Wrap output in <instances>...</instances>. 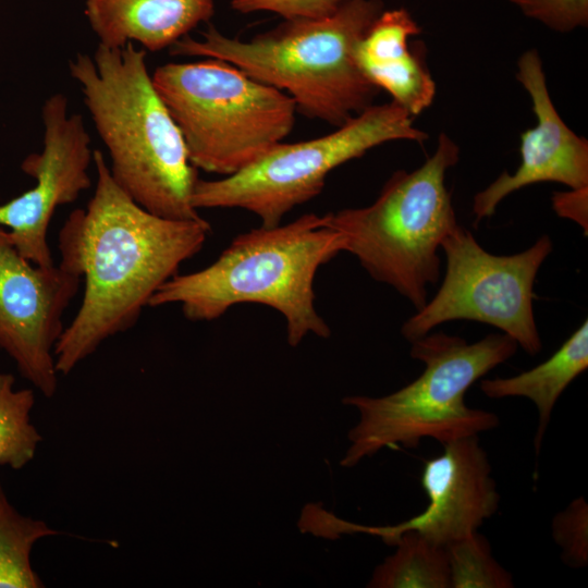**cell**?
<instances>
[{
  "mask_svg": "<svg viewBox=\"0 0 588 588\" xmlns=\"http://www.w3.org/2000/svg\"><path fill=\"white\" fill-rule=\"evenodd\" d=\"M96 187L86 209L73 210L60 229V265L84 280L81 306L54 347L58 375H69L107 339L134 327L157 290L204 246L211 228L203 219L156 216L113 180L94 150Z\"/></svg>",
  "mask_w": 588,
  "mask_h": 588,
  "instance_id": "obj_1",
  "label": "cell"
},
{
  "mask_svg": "<svg viewBox=\"0 0 588 588\" xmlns=\"http://www.w3.org/2000/svg\"><path fill=\"white\" fill-rule=\"evenodd\" d=\"M115 183L147 211L168 219L200 216L192 205L198 181L184 139L148 71L146 50L98 44L69 62Z\"/></svg>",
  "mask_w": 588,
  "mask_h": 588,
  "instance_id": "obj_2",
  "label": "cell"
},
{
  "mask_svg": "<svg viewBox=\"0 0 588 588\" xmlns=\"http://www.w3.org/2000/svg\"><path fill=\"white\" fill-rule=\"evenodd\" d=\"M344 249L328 215L261 225L235 236L208 267L172 277L148 306L180 304L186 319L211 321L234 305L262 304L283 316L291 346L309 333L327 339L331 331L315 307L314 281L318 269Z\"/></svg>",
  "mask_w": 588,
  "mask_h": 588,
  "instance_id": "obj_3",
  "label": "cell"
},
{
  "mask_svg": "<svg viewBox=\"0 0 588 588\" xmlns=\"http://www.w3.org/2000/svg\"><path fill=\"white\" fill-rule=\"evenodd\" d=\"M383 8L382 0H350L328 16L284 20L249 40L210 25L199 39L187 35L169 51L229 62L289 95L297 112L338 127L380 91L359 70L355 47Z\"/></svg>",
  "mask_w": 588,
  "mask_h": 588,
  "instance_id": "obj_4",
  "label": "cell"
},
{
  "mask_svg": "<svg viewBox=\"0 0 588 588\" xmlns=\"http://www.w3.org/2000/svg\"><path fill=\"white\" fill-rule=\"evenodd\" d=\"M411 344V357L425 366L418 378L381 397L343 399L345 405L358 411L359 420L348 431L350 446L341 466L353 467L387 446L417 448L426 438L444 445L499 426L494 413L469 407L465 393L514 356L518 345L512 338L491 333L467 343L461 336L439 331Z\"/></svg>",
  "mask_w": 588,
  "mask_h": 588,
  "instance_id": "obj_5",
  "label": "cell"
},
{
  "mask_svg": "<svg viewBox=\"0 0 588 588\" xmlns=\"http://www.w3.org/2000/svg\"><path fill=\"white\" fill-rule=\"evenodd\" d=\"M458 159V146L441 133L434 152L413 171H395L372 204L327 213L344 237V252L416 310L440 278L441 244L458 224L445 185L446 171Z\"/></svg>",
  "mask_w": 588,
  "mask_h": 588,
  "instance_id": "obj_6",
  "label": "cell"
},
{
  "mask_svg": "<svg viewBox=\"0 0 588 588\" xmlns=\"http://www.w3.org/2000/svg\"><path fill=\"white\" fill-rule=\"evenodd\" d=\"M151 77L197 170L231 175L282 143L294 127L293 99L229 62H169Z\"/></svg>",
  "mask_w": 588,
  "mask_h": 588,
  "instance_id": "obj_7",
  "label": "cell"
},
{
  "mask_svg": "<svg viewBox=\"0 0 588 588\" xmlns=\"http://www.w3.org/2000/svg\"><path fill=\"white\" fill-rule=\"evenodd\" d=\"M411 113L394 101L371 105L333 132L296 143H279L244 169L219 180L198 179L192 205L241 208L262 226L279 225L293 208L315 198L330 172L394 140L422 144L428 134L414 126Z\"/></svg>",
  "mask_w": 588,
  "mask_h": 588,
  "instance_id": "obj_8",
  "label": "cell"
},
{
  "mask_svg": "<svg viewBox=\"0 0 588 588\" xmlns=\"http://www.w3.org/2000/svg\"><path fill=\"white\" fill-rule=\"evenodd\" d=\"M552 249L544 234L523 252L493 255L457 224L441 244L446 261L443 281L436 295L402 324V335L411 343L448 321H477L500 329L527 354L537 355L542 342L534 314V285Z\"/></svg>",
  "mask_w": 588,
  "mask_h": 588,
  "instance_id": "obj_9",
  "label": "cell"
},
{
  "mask_svg": "<svg viewBox=\"0 0 588 588\" xmlns=\"http://www.w3.org/2000/svg\"><path fill=\"white\" fill-rule=\"evenodd\" d=\"M44 145L29 154L22 171L35 185L0 205V226L17 252L39 267L53 264L47 234L58 207L74 203L90 186L88 170L94 159L89 133L78 113L69 111L62 93L49 96L41 109Z\"/></svg>",
  "mask_w": 588,
  "mask_h": 588,
  "instance_id": "obj_10",
  "label": "cell"
},
{
  "mask_svg": "<svg viewBox=\"0 0 588 588\" xmlns=\"http://www.w3.org/2000/svg\"><path fill=\"white\" fill-rule=\"evenodd\" d=\"M82 278L62 265L24 258L0 226V348L46 397L57 391L54 347Z\"/></svg>",
  "mask_w": 588,
  "mask_h": 588,
  "instance_id": "obj_11",
  "label": "cell"
},
{
  "mask_svg": "<svg viewBox=\"0 0 588 588\" xmlns=\"http://www.w3.org/2000/svg\"><path fill=\"white\" fill-rule=\"evenodd\" d=\"M491 473L478 436L446 443L441 454L425 462L421 471L420 482L428 498L425 511L395 525L359 524L358 531L394 546L402 532L415 530L446 546L478 530L498 511L500 493Z\"/></svg>",
  "mask_w": 588,
  "mask_h": 588,
  "instance_id": "obj_12",
  "label": "cell"
},
{
  "mask_svg": "<svg viewBox=\"0 0 588 588\" xmlns=\"http://www.w3.org/2000/svg\"><path fill=\"white\" fill-rule=\"evenodd\" d=\"M516 79L530 97L537 124L520 134V163L516 171H504L474 196L475 226L490 218L506 196L528 185L554 182L571 189L588 186V140L560 117L536 49L519 57Z\"/></svg>",
  "mask_w": 588,
  "mask_h": 588,
  "instance_id": "obj_13",
  "label": "cell"
},
{
  "mask_svg": "<svg viewBox=\"0 0 588 588\" xmlns=\"http://www.w3.org/2000/svg\"><path fill=\"white\" fill-rule=\"evenodd\" d=\"M420 32L407 10H383L355 47V61L364 76L412 117L426 110L436 95L425 48L409 42Z\"/></svg>",
  "mask_w": 588,
  "mask_h": 588,
  "instance_id": "obj_14",
  "label": "cell"
},
{
  "mask_svg": "<svg viewBox=\"0 0 588 588\" xmlns=\"http://www.w3.org/2000/svg\"><path fill=\"white\" fill-rule=\"evenodd\" d=\"M215 14V0H86L85 15L99 44L137 42L146 51L171 48Z\"/></svg>",
  "mask_w": 588,
  "mask_h": 588,
  "instance_id": "obj_15",
  "label": "cell"
},
{
  "mask_svg": "<svg viewBox=\"0 0 588 588\" xmlns=\"http://www.w3.org/2000/svg\"><path fill=\"white\" fill-rule=\"evenodd\" d=\"M588 367V321H585L543 363L509 378L483 379L480 390L491 399L522 396L530 400L538 413L534 439L539 454L553 408L569 383Z\"/></svg>",
  "mask_w": 588,
  "mask_h": 588,
  "instance_id": "obj_16",
  "label": "cell"
},
{
  "mask_svg": "<svg viewBox=\"0 0 588 588\" xmlns=\"http://www.w3.org/2000/svg\"><path fill=\"white\" fill-rule=\"evenodd\" d=\"M395 552L378 565L368 583L372 588H449L446 546L415 530L402 532Z\"/></svg>",
  "mask_w": 588,
  "mask_h": 588,
  "instance_id": "obj_17",
  "label": "cell"
},
{
  "mask_svg": "<svg viewBox=\"0 0 588 588\" xmlns=\"http://www.w3.org/2000/svg\"><path fill=\"white\" fill-rule=\"evenodd\" d=\"M60 532L44 520L22 515L0 482V588H42L30 554L37 541Z\"/></svg>",
  "mask_w": 588,
  "mask_h": 588,
  "instance_id": "obj_18",
  "label": "cell"
},
{
  "mask_svg": "<svg viewBox=\"0 0 588 588\" xmlns=\"http://www.w3.org/2000/svg\"><path fill=\"white\" fill-rule=\"evenodd\" d=\"M35 394L15 389L11 373H0V466L19 470L35 457L42 438L30 421Z\"/></svg>",
  "mask_w": 588,
  "mask_h": 588,
  "instance_id": "obj_19",
  "label": "cell"
},
{
  "mask_svg": "<svg viewBox=\"0 0 588 588\" xmlns=\"http://www.w3.org/2000/svg\"><path fill=\"white\" fill-rule=\"evenodd\" d=\"M450 587L512 588L513 576L492 555L491 547L478 530L446 544Z\"/></svg>",
  "mask_w": 588,
  "mask_h": 588,
  "instance_id": "obj_20",
  "label": "cell"
},
{
  "mask_svg": "<svg viewBox=\"0 0 588 588\" xmlns=\"http://www.w3.org/2000/svg\"><path fill=\"white\" fill-rule=\"evenodd\" d=\"M552 536L561 548L562 561L572 568L588 565V504L584 497L574 499L552 519Z\"/></svg>",
  "mask_w": 588,
  "mask_h": 588,
  "instance_id": "obj_21",
  "label": "cell"
},
{
  "mask_svg": "<svg viewBox=\"0 0 588 588\" xmlns=\"http://www.w3.org/2000/svg\"><path fill=\"white\" fill-rule=\"evenodd\" d=\"M528 17L568 33L588 25V0H509Z\"/></svg>",
  "mask_w": 588,
  "mask_h": 588,
  "instance_id": "obj_22",
  "label": "cell"
},
{
  "mask_svg": "<svg viewBox=\"0 0 588 588\" xmlns=\"http://www.w3.org/2000/svg\"><path fill=\"white\" fill-rule=\"evenodd\" d=\"M350 0H232L231 8L240 13L271 12L283 17L319 19L334 13Z\"/></svg>",
  "mask_w": 588,
  "mask_h": 588,
  "instance_id": "obj_23",
  "label": "cell"
},
{
  "mask_svg": "<svg viewBox=\"0 0 588 588\" xmlns=\"http://www.w3.org/2000/svg\"><path fill=\"white\" fill-rule=\"evenodd\" d=\"M552 206L558 216L577 222L587 234L588 186L553 193Z\"/></svg>",
  "mask_w": 588,
  "mask_h": 588,
  "instance_id": "obj_24",
  "label": "cell"
}]
</instances>
